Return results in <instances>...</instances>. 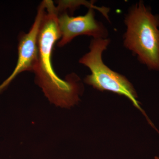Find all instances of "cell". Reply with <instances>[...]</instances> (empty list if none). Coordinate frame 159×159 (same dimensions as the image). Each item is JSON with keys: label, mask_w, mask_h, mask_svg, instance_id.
Masks as SVG:
<instances>
[{"label": "cell", "mask_w": 159, "mask_h": 159, "mask_svg": "<svg viewBox=\"0 0 159 159\" xmlns=\"http://www.w3.org/2000/svg\"><path fill=\"white\" fill-rule=\"evenodd\" d=\"M57 11L61 34L57 46L60 48L67 44L79 35H88L93 39L108 38V30L102 22L96 19L93 8H89L84 15L77 16H70L66 11H60L57 9Z\"/></svg>", "instance_id": "cell-4"}, {"label": "cell", "mask_w": 159, "mask_h": 159, "mask_svg": "<svg viewBox=\"0 0 159 159\" xmlns=\"http://www.w3.org/2000/svg\"><path fill=\"white\" fill-rule=\"evenodd\" d=\"M110 43L109 38L91 40L89 46V51L79 61L91 71V74L84 78V82L98 90L109 91L126 97L145 115L137 100L138 96L132 84L126 77L113 70L103 62L102 54Z\"/></svg>", "instance_id": "cell-3"}, {"label": "cell", "mask_w": 159, "mask_h": 159, "mask_svg": "<svg viewBox=\"0 0 159 159\" xmlns=\"http://www.w3.org/2000/svg\"><path fill=\"white\" fill-rule=\"evenodd\" d=\"M155 159H159V157H156L155 158Z\"/></svg>", "instance_id": "cell-6"}, {"label": "cell", "mask_w": 159, "mask_h": 159, "mask_svg": "<svg viewBox=\"0 0 159 159\" xmlns=\"http://www.w3.org/2000/svg\"><path fill=\"white\" fill-rule=\"evenodd\" d=\"M45 11L40 27L37 65L34 71L35 81L49 101L57 106L70 108L79 101L83 91L80 78L75 73L62 80L53 67L52 53L54 44L60 39L57 11L54 2L45 0Z\"/></svg>", "instance_id": "cell-1"}, {"label": "cell", "mask_w": 159, "mask_h": 159, "mask_svg": "<svg viewBox=\"0 0 159 159\" xmlns=\"http://www.w3.org/2000/svg\"><path fill=\"white\" fill-rule=\"evenodd\" d=\"M45 11L43 1L39 7L37 15L29 32L21 34L19 38L17 63L12 74L0 85V94L18 74L24 71L34 72L38 61V39L40 27Z\"/></svg>", "instance_id": "cell-5"}, {"label": "cell", "mask_w": 159, "mask_h": 159, "mask_svg": "<svg viewBox=\"0 0 159 159\" xmlns=\"http://www.w3.org/2000/svg\"><path fill=\"white\" fill-rule=\"evenodd\" d=\"M124 24L123 45L149 70L159 71V16L140 1L129 9Z\"/></svg>", "instance_id": "cell-2"}]
</instances>
